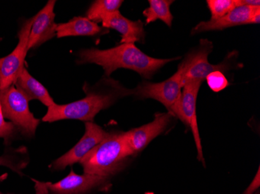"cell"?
Segmentation results:
<instances>
[{"label": "cell", "instance_id": "obj_15", "mask_svg": "<svg viewBox=\"0 0 260 194\" xmlns=\"http://www.w3.org/2000/svg\"><path fill=\"white\" fill-rule=\"evenodd\" d=\"M109 32L108 29L101 27L98 23L83 17H74L67 23H58L56 27L58 38L71 36H99Z\"/></svg>", "mask_w": 260, "mask_h": 194}, {"label": "cell", "instance_id": "obj_22", "mask_svg": "<svg viewBox=\"0 0 260 194\" xmlns=\"http://www.w3.org/2000/svg\"><path fill=\"white\" fill-rule=\"evenodd\" d=\"M207 85L212 91L218 93L229 86V80L220 71H214L206 77Z\"/></svg>", "mask_w": 260, "mask_h": 194}, {"label": "cell", "instance_id": "obj_11", "mask_svg": "<svg viewBox=\"0 0 260 194\" xmlns=\"http://www.w3.org/2000/svg\"><path fill=\"white\" fill-rule=\"evenodd\" d=\"M170 113H157L150 123L125 132V139L133 157L141 152L149 143L164 132L172 121Z\"/></svg>", "mask_w": 260, "mask_h": 194}, {"label": "cell", "instance_id": "obj_7", "mask_svg": "<svg viewBox=\"0 0 260 194\" xmlns=\"http://www.w3.org/2000/svg\"><path fill=\"white\" fill-rule=\"evenodd\" d=\"M32 180L35 182L36 194H85L96 188L107 186L109 177L86 173L78 175L71 170L70 174L55 183Z\"/></svg>", "mask_w": 260, "mask_h": 194}, {"label": "cell", "instance_id": "obj_17", "mask_svg": "<svg viewBox=\"0 0 260 194\" xmlns=\"http://www.w3.org/2000/svg\"><path fill=\"white\" fill-rule=\"evenodd\" d=\"M150 7L143 12L146 17V23H152L157 20L163 21L169 27H172L173 16L171 13L170 7L172 0H149Z\"/></svg>", "mask_w": 260, "mask_h": 194}, {"label": "cell", "instance_id": "obj_16", "mask_svg": "<svg viewBox=\"0 0 260 194\" xmlns=\"http://www.w3.org/2000/svg\"><path fill=\"white\" fill-rule=\"evenodd\" d=\"M16 88L24 94L27 100H38L47 107L55 104L53 99L43 85L35 80L24 67L14 83Z\"/></svg>", "mask_w": 260, "mask_h": 194}, {"label": "cell", "instance_id": "obj_3", "mask_svg": "<svg viewBox=\"0 0 260 194\" xmlns=\"http://www.w3.org/2000/svg\"><path fill=\"white\" fill-rule=\"evenodd\" d=\"M131 157L125 132H111L79 163L86 174L109 177L123 169Z\"/></svg>", "mask_w": 260, "mask_h": 194}, {"label": "cell", "instance_id": "obj_12", "mask_svg": "<svg viewBox=\"0 0 260 194\" xmlns=\"http://www.w3.org/2000/svg\"><path fill=\"white\" fill-rule=\"evenodd\" d=\"M55 0H50L46 5L33 17L31 29L29 35L27 49L39 48L42 44L56 36L57 24L54 13Z\"/></svg>", "mask_w": 260, "mask_h": 194}, {"label": "cell", "instance_id": "obj_8", "mask_svg": "<svg viewBox=\"0 0 260 194\" xmlns=\"http://www.w3.org/2000/svg\"><path fill=\"white\" fill-rule=\"evenodd\" d=\"M32 23L33 17L24 22L19 32V42L15 49L10 55L0 58V91L7 90L12 85H14L24 68Z\"/></svg>", "mask_w": 260, "mask_h": 194}, {"label": "cell", "instance_id": "obj_23", "mask_svg": "<svg viewBox=\"0 0 260 194\" xmlns=\"http://www.w3.org/2000/svg\"><path fill=\"white\" fill-rule=\"evenodd\" d=\"M259 169H258V171H257L256 176L254 178L253 180H252L251 184L249 185V187L247 188L244 194H253L254 192H255V190H257V189L259 188Z\"/></svg>", "mask_w": 260, "mask_h": 194}, {"label": "cell", "instance_id": "obj_1", "mask_svg": "<svg viewBox=\"0 0 260 194\" xmlns=\"http://www.w3.org/2000/svg\"><path fill=\"white\" fill-rule=\"evenodd\" d=\"M84 91L86 96L81 100L68 104L55 103L48 107L42 121L49 123L62 120L93 122L99 112L110 107L121 98L133 95L132 90L125 88L119 81L110 77H104L93 87L86 83Z\"/></svg>", "mask_w": 260, "mask_h": 194}, {"label": "cell", "instance_id": "obj_4", "mask_svg": "<svg viewBox=\"0 0 260 194\" xmlns=\"http://www.w3.org/2000/svg\"><path fill=\"white\" fill-rule=\"evenodd\" d=\"M213 50V43L207 39H201L200 45L192 52L185 55L183 61L179 65L177 71L180 75L182 83L201 82L204 83L206 77L214 71H227L232 68V60L237 56V52H233L221 63L212 65L208 62V55Z\"/></svg>", "mask_w": 260, "mask_h": 194}, {"label": "cell", "instance_id": "obj_5", "mask_svg": "<svg viewBox=\"0 0 260 194\" xmlns=\"http://www.w3.org/2000/svg\"><path fill=\"white\" fill-rule=\"evenodd\" d=\"M29 100L23 93L12 85L0 91V106L4 118L10 121L27 138L35 136L40 120L30 111Z\"/></svg>", "mask_w": 260, "mask_h": 194}, {"label": "cell", "instance_id": "obj_26", "mask_svg": "<svg viewBox=\"0 0 260 194\" xmlns=\"http://www.w3.org/2000/svg\"><path fill=\"white\" fill-rule=\"evenodd\" d=\"M144 194H153V192H146V193Z\"/></svg>", "mask_w": 260, "mask_h": 194}, {"label": "cell", "instance_id": "obj_20", "mask_svg": "<svg viewBox=\"0 0 260 194\" xmlns=\"http://www.w3.org/2000/svg\"><path fill=\"white\" fill-rule=\"evenodd\" d=\"M207 7L211 14V20H217L236 8V0H207Z\"/></svg>", "mask_w": 260, "mask_h": 194}, {"label": "cell", "instance_id": "obj_2", "mask_svg": "<svg viewBox=\"0 0 260 194\" xmlns=\"http://www.w3.org/2000/svg\"><path fill=\"white\" fill-rule=\"evenodd\" d=\"M177 58H155L140 51L135 44H121L106 50L91 48L79 52L77 64H95L105 71V77L118 68H127L140 74L143 78L150 79L162 67Z\"/></svg>", "mask_w": 260, "mask_h": 194}, {"label": "cell", "instance_id": "obj_10", "mask_svg": "<svg viewBox=\"0 0 260 194\" xmlns=\"http://www.w3.org/2000/svg\"><path fill=\"white\" fill-rule=\"evenodd\" d=\"M201 82H188L184 84L182 87V96L179 104V119L192 130L194 140L197 148V158L199 161L205 164L204 154H203L202 144L200 139V131L197 118V100Z\"/></svg>", "mask_w": 260, "mask_h": 194}, {"label": "cell", "instance_id": "obj_14", "mask_svg": "<svg viewBox=\"0 0 260 194\" xmlns=\"http://www.w3.org/2000/svg\"><path fill=\"white\" fill-rule=\"evenodd\" d=\"M256 7H258L243 6L236 7L229 12V14L217 20L200 22L192 29L191 33L197 34L203 32L222 30L229 27L249 24L251 15Z\"/></svg>", "mask_w": 260, "mask_h": 194}, {"label": "cell", "instance_id": "obj_6", "mask_svg": "<svg viewBox=\"0 0 260 194\" xmlns=\"http://www.w3.org/2000/svg\"><path fill=\"white\" fill-rule=\"evenodd\" d=\"M183 83L179 72L161 83L143 82L132 89L133 96L140 99H153L167 108L171 114L179 118V104Z\"/></svg>", "mask_w": 260, "mask_h": 194}, {"label": "cell", "instance_id": "obj_27", "mask_svg": "<svg viewBox=\"0 0 260 194\" xmlns=\"http://www.w3.org/2000/svg\"><path fill=\"white\" fill-rule=\"evenodd\" d=\"M0 194H14V193H4V192H0Z\"/></svg>", "mask_w": 260, "mask_h": 194}, {"label": "cell", "instance_id": "obj_18", "mask_svg": "<svg viewBox=\"0 0 260 194\" xmlns=\"http://www.w3.org/2000/svg\"><path fill=\"white\" fill-rule=\"evenodd\" d=\"M28 161V154L25 147L6 151L4 154L0 156V166H6L21 176L22 170L27 166Z\"/></svg>", "mask_w": 260, "mask_h": 194}, {"label": "cell", "instance_id": "obj_19", "mask_svg": "<svg viewBox=\"0 0 260 194\" xmlns=\"http://www.w3.org/2000/svg\"><path fill=\"white\" fill-rule=\"evenodd\" d=\"M122 0H97L89 7L87 18L94 23H102V19L114 12L119 11Z\"/></svg>", "mask_w": 260, "mask_h": 194}, {"label": "cell", "instance_id": "obj_13", "mask_svg": "<svg viewBox=\"0 0 260 194\" xmlns=\"http://www.w3.org/2000/svg\"><path fill=\"white\" fill-rule=\"evenodd\" d=\"M102 24L103 28L114 29L120 33L122 44L143 43L145 39L144 23L140 20L133 21L125 18L119 10L104 17Z\"/></svg>", "mask_w": 260, "mask_h": 194}, {"label": "cell", "instance_id": "obj_21", "mask_svg": "<svg viewBox=\"0 0 260 194\" xmlns=\"http://www.w3.org/2000/svg\"><path fill=\"white\" fill-rule=\"evenodd\" d=\"M21 132L15 125L10 121H5L2 108L0 106V138H4L6 146H10L11 143L18 138Z\"/></svg>", "mask_w": 260, "mask_h": 194}, {"label": "cell", "instance_id": "obj_9", "mask_svg": "<svg viewBox=\"0 0 260 194\" xmlns=\"http://www.w3.org/2000/svg\"><path fill=\"white\" fill-rule=\"evenodd\" d=\"M85 134L74 148L55 160L49 168L52 170H64L67 166L80 163V160L90 152L109 135V132L93 122H85Z\"/></svg>", "mask_w": 260, "mask_h": 194}, {"label": "cell", "instance_id": "obj_24", "mask_svg": "<svg viewBox=\"0 0 260 194\" xmlns=\"http://www.w3.org/2000/svg\"><path fill=\"white\" fill-rule=\"evenodd\" d=\"M237 7L243 6H250V7H260V2L258 0H236Z\"/></svg>", "mask_w": 260, "mask_h": 194}, {"label": "cell", "instance_id": "obj_28", "mask_svg": "<svg viewBox=\"0 0 260 194\" xmlns=\"http://www.w3.org/2000/svg\"><path fill=\"white\" fill-rule=\"evenodd\" d=\"M256 194H259V192H257V193H256Z\"/></svg>", "mask_w": 260, "mask_h": 194}, {"label": "cell", "instance_id": "obj_25", "mask_svg": "<svg viewBox=\"0 0 260 194\" xmlns=\"http://www.w3.org/2000/svg\"><path fill=\"white\" fill-rule=\"evenodd\" d=\"M260 23V7H256L252 12L251 15L250 20H249V24H255V23Z\"/></svg>", "mask_w": 260, "mask_h": 194}]
</instances>
